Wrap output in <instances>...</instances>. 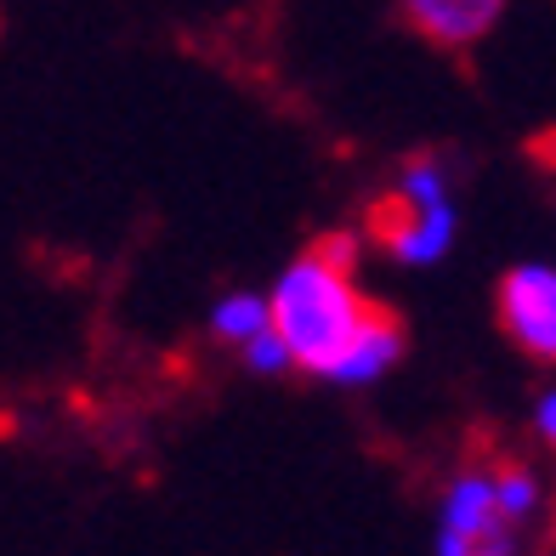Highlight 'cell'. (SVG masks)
Segmentation results:
<instances>
[{"label":"cell","mask_w":556,"mask_h":556,"mask_svg":"<svg viewBox=\"0 0 556 556\" xmlns=\"http://www.w3.org/2000/svg\"><path fill=\"white\" fill-rule=\"evenodd\" d=\"M273 330L285 336L295 369L330 387H375L403 358V330L387 307L364 301L358 290V239L330 233L307 244L278 273Z\"/></svg>","instance_id":"obj_1"},{"label":"cell","mask_w":556,"mask_h":556,"mask_svg":"<svg viewBox=\"0 0 556 556\" xmlns=\"http://www.w3.org/2000/svg\"><path fill=\"white\" fill-rule=\"evenodd\" d=\"M454 227H460V211H454V188H448V165L420 154L397 170L392 199L375 216V239L392 262L403 267H438L454 244Z\"/></svg>","instance_id":"obj_2"},{"label":"cell","mask_w":556,"mask_h":556,"mask_svg":"<svg viewBox=\"0 0 556 556\" xmlns=\"http://www.w3.org/2000/svg\"><path fill=\"white\" fill-rule=\"evenodd\" d=\"M522 522L505 511L494 466L454 471L438 500L432 522V556H517Z\"/></svg>","instance_id":"obj_3"},{"label":"cell","mask_w":556,"mask_h":556,"mask_svg":"<svg viewBox=\"0 0 556 556\" xmlns=\"http://www.w3.org/2000/svg\"><path fill=\"white\" fill-rule=\"evenodd\" d=\"M500 330L534 364H556V267L522 262L500 278Z\"/></svg>","instance_id":"obj_4"},{"label":"cell","mask_w":556,"mask_h":556,"mask_svg":"<svg viewBox=\"0 0 556 556\" xmlns=\"http://www.w3.org/2000/svg\"><path fill=\"white\" fill-rule=\"evenodd\" d=\"M397 12L420 40L443 46V52H471L477 40L494 35L505 0H397Z\"/></svg>","instance_id":"obj_5"},{"label":"cell","mask_w":556,"mask_h":556,"mask_svg":"<svg viewBox=\"0 0 556 556\" xmlns=\"http://www.w3.org/2000/svg\"><path fill=\"white\" fill-rule=\"evenodd\" d=\"M205 330H211V341L244 352L256 336H267V330H273V295H256V290H227V295L216 301V307H211Z\"/></svg>","instance_id":"obj_6"},{"label":"cell","mask_w":556,"mask_h":556,"mask_svg":"<svg viewBox=\"0 0 556 556\" xmlns=\"http://www.w3.org/2000/svg\"><path fill=\"white\" fill-rule=\"evenodd\" d=\"M239 358H244L250 375H285V369H295V358H290V346H285V336H278V330L256 336V341L239 352Z\"/></svg>","instance_id":"obj_7"},{"label":"cell","mask_w":556,"mask_h":556,"mask_svg":"<svg viewBox=\"0 0 556 556\" xmlns=\"http://www.w3.org/2000/svg\"><path fill=\"white\" fill-rule=\"evenodd\" d=\"M534 426H540V438L556 448V392H545V397L534 403Z\"/></svg>","instance_id":"obj_8"}]
</instances>
